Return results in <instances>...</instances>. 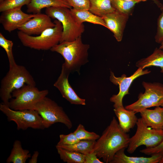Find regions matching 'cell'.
<instances>
[{
  "mask_svg": "<svg viewBox=\"0 0 163 163\" xmlns=\"http://www.w3.org/2000/svg\"><path fill=\"white\" fill-rule=\"evenodd\" d=\"M89 10L98 16L102 17L116 9L111 4V0H90Z\"/></svg>",
  "mask_w": 163,
  "mask_h": 163,
  "instance_id": "23",
  "label": "cell"
},
{
  "mask_svg": "<svg viewBox=\"0 0 163 163\" xmlns=\"http://www.w3.org/2000/svg\"><path fill=\"white\" fill-rule=\"evenodd\" d=\"M39 155V152L36 151L34 152V154L29 160V163H36L37 162L38 158Z\"/></svg>",
  "mask_w": 163,
  "mask_h": 163,
  "instance_id": "35",
  "label": "cell"
},
{
  "mask_svg": "<svg viewBox=\"0 0 163 163\" xmlns=\"http://www.w3.org/2000/svg\"><path fill=\"white\" fill-rule=\"evenodd\" d=\"M0 110L6 116L8 121L16 124L18 130H25L29 128L45 129L43 119L35 110H14L2 103L0 104Z\"/></svg>",
  "mask_w": 163,
  "mask_h": 163,
  "instance_id": "9",
  "label": "cell"
},
{
  "mask_svg": "<svg viewBox=\"0 0 163 163\" xmlns=\"http://www.w3.org/2000/svg\"><path fill=\"white\" fill-rule=\"evenodd\" d=\"M55 24L52 22L47 15L41 13L37 14L33 18L20 27L18 29L27 34H40L46 30L54 27Z\"/></svg>",
  "mask_w": 163,
  "mask_h": 163,
  "instance_id": "14",
  "label": "cell"
},
{
  "mask_svg": "<svg viewBox=\"0 0 163 163\" xmlns=\"http://www.w3.org/2000/svg\"><path fill=\"white\" fill-rule=\"evenodd\" d=\"M48 93L47 90L40 91L36 86L25 85L12 92L8 106L14 110H33L36 104Z\"/></svg>",
  "mask_w": 163,
  "mask_h": 163,
  "instance_id": "7",
  "label": "cell"
},
{
  "mask_svg": "<svg viewBox=\"0 0 163 163\" xmlns=\"http://www.w3.org/2000/svg\"><path fill=\"white\" fill-rule=\"evenodd\" d=\"M128 17L129 14L122 13L115 10L102 17L107 28L113 32L114 37L118 42H120L122 40Z\"/></svg>",
  "mask_w": 163,
  "mask_h": 163,
  "instance_id": "15",
  "label": "cell"
},
{
  "mask_svg": "<svg viewBox=\"0 0 163 163\" xmlns=\"http://www.w3.org/2000/svg\"><path fill=\"white\" fill-rule=\"evenodd\" d=\"M71 12L76 21L80 24L85 22L102 25L107 28V27L101 17L91 12L89 10L70 9Z\"/></svg>",
  "mask_w": 163,
  "mask_h": 163,
  "instance_id": "20",
  "label": "cell"
},
{
  "mask_svg": "<svg viewBox=\"0 0 163 163\" xmlns=\"http://www.w3.org/2000/svg\"><path fill=\"white\" fill-rule=\"evenodd\" d=\"M80 140L95 141L100 137L99 135L94 132H89L85 130L84 126L80 124L73 132Z\"/></svg>",
  "mask_w": 163,
  "mask_h": 163,
  "instance_id": "28",
  "label": "cell"
},
{
  "mask_svg": "<svg viewBox=\"0 0 163 163\" xmlns=\"http://www.w3.org/2000/svg\"><path fill=\"white\" fill-rule=\"evenodd\" d=\"M85 155L84 163H103L99 160L96 153L92 152Z\"/></svg>",
  "mask_w": 163,
  "mask_h": 163,
  "instance_id": "34",
  "label": "cell"
},
{
  "mask_svg": "<svg viewBox=\"0 0 163 163\" xmlns=\"http://www.w3.org/2000/svg\"><path fill=\"white\" fill-rule=\"evenodd\" d=\"M45 14L62 24L63 29L60 43L73 41L81 37L85 31L83 24H80L76 21L69 8L51 7L46 8Z\"/></svg>",
  "mask_w": 163,
  "mask_h": 163,
  "instance_id": "5",
  "label": "cell"
},
{
  "mask_svg": "<svg viewBox=\"0 0 163 163\" xmlns=\"http://www.w3.org/2000/svg\"><path fill=\"white\" fill-rule=\"evenodd\" d=\"M135 134L130 138L127 152L133 153L139 146L146 148L155 147L163 140V129H156L147 126L142 118L138 119Z\"/></svg>",
  "mask_w": 163,
  "mask_h": 163,
  "instance_id": "8",
  "label": "cell"
},
{
  "mask_svg": "<svg viewBox=\"0 0 163 163\" xmlns=\"http://www.w3.org/2000/svg\"><path fill=\"white\" fill-rule=\"evenodd\" d=\"M70 73L63 64L60 75L53 85L58 89L62 97L71 104L85 105V99L80 98L77 94L69 83L68 78Z\"/></svg>",
  "mask_w": 163,
  "mask_h": 163,
  "instance_id": "13",
  "label": "cell"
},
{
  "mask_svg": "<svg viewBox=\"0 0 163 163\" xmlns=\"http://www.w3.org/2000/svg\"><path fill=\"white\" fill-rule=\"evenodd\" d=\"M33 110L37 111L43 119L45 128L57 123L63 124L69 129L72 127V123L62 108L46 97L36 104Z\"/></svg>",
  "mask_w": 163,
  "mask_h": 163,
  "instance_id": "6",
  "label": "cell"
},
{
  "mask_svg": "<svg viewBox=\"0 0 163 163\" xmlns=\"http://www.w3.org/2000/svg\"><path fill=\"white\" fill-rule=\"evenodd\" d=\"M36 14L26 13L20 8H14L2 12L0 22L5 30L10 32L18 29Z\"/></svg>",
  "mask_w": 163,
  "mask_h": 163,
  "instance_id": "12",
  "label": "cell"
},
{
  "mask_svg": "<svg viewBox=\"0 0 163 163\" xmlns=\"http://www.w3.org/2000/svg\"><path fill=\"white\" fill-rule=\"evenodd\" d=\"M31 157L29 151L24 149L21 141L16 140L13 143L11 153L6 161L7 163H25L27 160Z\"/></svg>",
  "mask_w": 163,
  "mask_h": 163,
  "instance_id": "21",
  "label": "cell"
},
{
  "mask_svg": "<svg viewBox=\"0 0 163 163\" xmlns=\"http://www.w3.org/2000/svg\"><path fill=\"white\" fill-rule=\"evenodd\" d=\"M140 152L148 155H152L158 153L163 154V140L158 145L151 148H146L142 149Z\"/></svg>",
  "mask_w": 163,
  "mask_h": 163,
  "instance_id": "33",
  "label": "cell"
},
{
  "mask_svg": "<svg viewBox=\"0 0 163 163\" xmlns=\"http://www.w3.org/2000/svg\"><path fill=\"white\" fill-rule=\"evenodd\" d=\"M141 118L149 127L156 129H163V109L156 107L153 110L144 109L140 112Z\"/></svg>",
  "mask_w": 163,
  "mask_h": 163,
  "instance_id": "18",
  "label": "cell"
},
{
  "mask_svg": "<svg viewBox=\"0 0 163 163\" xmlns=\"http://www.w3.org/2000/svg\"><path fill=\"white\" fill-rule=\"evenodd\" d=\"M159 163H163V155L161 159V160L159 161Z\"/></svg>",
  "mask_w": 163,
  "mask_h": 163,
  "instance_id": "38",
  "label": "cell"
},
{
  "mask_svg": "<svg viewBox=\"0 0 163 163\" xmlns=\"http://www.w3.org/2000/svg\"><path fill=\"white\" fill-rule=\"evenodd\" d=\"M145 92L140 93L138 99L133 103L127 105L125 108L136 113L149 108L161 106L163 103V85L158 83L143 82Z\"/></svg>",
  "mask_w": 163,
  "mask_h": 163,
  "instance_id": "10",
  "label": "cell"
},
{
  "mask_svg": "<svg viewBox=\"0 0 163 163\" xmlns=\"http://www.w3.org/2000/svg\"><path fill=\"white\" fill-rule=\"evenodd\" d=\"M59 140L56 145H72L79 142V140L76 136L74 133L67 134L59 135Z\"/></svg>",
  "mask_w": 163,
  "mask_h": 163,
  "instance_id": "30",
  "label": "cell"
},
{
  "mask_svg": "<svg viewBox=\"0 0 163 163\" xmlns=\"http://www.w3.org/2000/svg\"><path fill=\"white\" fill-rule=\"evenodd\" d=\"M31 0H5L0 2V11H4L17 8H21L25 5H27Z\"/></svg>",
  "mask_w": 163,
  "mask_h": 163,
  "instance_id": "29",
  "label": "cell"
},
{
  "mask_svg": "<svg viewBox=\"0 0 163 163\" xmlns=\"http://www.w3.org/2000/svg\"><path fill=\"white\" fill-rule=\"evenodd\" d=\"M159 48L161 49L163 51V41H162V42L161 43V45L160 46Z\"/></svg>",
  "mask_w": 163,
  "mask_h": 163,
  "instance_id": "37",
  "label": "cell"
},
{
  "mask_svg": "<svg viewBox=\"0 0 163 163\" xmlns=\"http://www.w3.org/2000/svg\"><path fill=\"white\" fill-rule=\"evenodd\" d=\"M126 148L118 151L114 155L110 163H157L161 159L163 154L158 153L150 157H131L126 155L125 153Z\"/></svg>",
  "mask_w": 163,
  "mask_h": 163,
  "instance_id": "16",
  "label": "cell"
},
{
  "mask_svg": "<svg viewBox=\"0 0 163 163\" xmlns=\"http://www.w3.org/2000/svg\"><path fill=\"white\" fill-rule=\"evenodd\" d=\"M141 67L138 68L134 73L129 77L125 74L122 75L121 77L115 76L114 73L110 72V80L111 82L116 85L119 86V91L117 94L113 95L110 98V102L114 103L113 107L123 106V99L126 95L129 94V89L133 81L138 77L150 72L148 69L143 70Z\"/></svg>",
  "mask_w": 163,
  "mask_h": 163,
  "instance_id": "11",
  "label": "cell"
},
{
  "mask_svg": "<svg viewBox=\"0 0 163 163\" xmlns=\"http://www.w3.org/2000/svg\"><path fill=\"white\" fill-rule=\"evenodd\" d=\"M95 141L82 140L72 145H56V146L65 149L86 154L93 152Z\"/></svg>",
  "mask_w": 163,
  "mask_h": 163,
  "instance_id": "24",
  "label": "cell"
},
{
  "mask_svg": "<svg viewBox=\"0 0 163 163\" xmlns=\"http://www.w3.org/2000/svg\"><path fill=\"white\" fill-rule=\"evenodd\" d=\"M136 66L144 69L146 67L156 66L161 69V72L163 73V51L156 48L153 53L148 57L138 61Z\"/></svg>",
  "mask_w": 163,
  "mask_h": 163,
  "instance_id": "22",
  "label": "cell"
},
{
  "mask_svg": "<svg viewBox=\"0 0 163 163\" xmlns=\"http://www.w3.org/2000/svg\"><path fill=\"white\" fill-rule=\"evenodd\" d=\"M51 7H61L71 9L72 7L64 0H31L27 5V11L37 14L41 13L44 8Z\"/></svg>",
  "mask_w": 163,
  "mask_h": 163,
  "instance_id": "19",
  "label": "cell"
},
{
  "mask_svg": "<svg viewBox=\"0 0 163 163\" xmlns=\"http://www.w3.org/2000/svg\"><path fill=\"white\" fill-rule=\"evenodd\" d=\"M162 12L157 20V28L156 34L155 37L156 42L161 43L163 41V5H159Z\"/></svg>",
  "mask_w": 163,
  "mask_h": 163,
  "instance_id": "31",
  "label": "cell"
},
{
  "mask_svg": "<svg viewBox=\"0 0 163 163\" xmlns=\"http://www.w3.org/2000/svg\"><path fill=\"white\" fill-rule=\"evenodd\" d=\"M125 1H136V2H145L147 0H124Z\"/></svg>",
  "mask_w": 163,
  "mask_h": 163,
  "instance_id": "36",
  "label": "cell"
},
{
  "mask_svg": "<svg viewBox=\"0 0 163 163\" xmlns=\"http://www.w3.org/2000/svg\"><path fill=\"white\" fill-rule=\"evenodd\" d=\"M139 2L124 0H111L112 5L116 10L122 13L128 14L135 5Z\"/></svg>",
  "mask_w": 163,
  "mask_h": 163,
  "instance_id": "27",
  "label": "cell"
},
{
  "mask_svg": "<svg viewBox=\"0 0 163 163\" xmlns=\"http://www.w3.org/2000/svg\"><path fill=\"white\" fill-rule=\"evenodd\" d=\"M60 157L67 163H84L85 155L56 146Z\"/></svg>",
  "mask_w": 163,
  "mask_h": 163,
  "instance_id": "25",
  "label": "cell"
},
{
  "mask_svg": "<svg viewBox=\"0 0 163 163\" xmlns=\"http://www.w3.org/2000/svg\"><path fill=\"white\" fill-rule=\"evenodd\" d=\"M25 85H36L34 78L26 68L17 64L9 67L1 82L0 97L2 103L8 106L12 92Z\"/></svg>",
  "mask_w": 163,
  "mask_h": 163,
  "instance_id": "3",
  "label": "cell"
},
{
  "mask_svg": "<svg viewBox=\"0 0 163 163\" xmlns=\"http://www.w3.org/2000/svg\"><path fill=\"white\" fill-rule=\"evenodd\" d=\"M130 138L129 135L122 129L113 117L109 125L96 141L93 152L104 162L110 163L118 151L127 148Z\"/></svg>",
  "mask_w": 163,
  "mask_h": 163,
  "instance_id": "1",
  "label": "cell"
},
{
  "mask_svg": "<svg viewBox=\"0 0 163 163\" xmlns=\"http://www.w3.org/2000/svg\"><path fill=\"white\" fill-rule=\"evenodd\" d=\"M113 110L120 127L125 133L129 132L136 125L138 119L135 112L126 109L123 106L114 108Z\"/></svg>",
  "mask_w": 163,
  "mask_h": 163,
  "instance_id": "17",
  "label": "cell"
},
{
  "mask_svg": "<svg viewBox=\"0 0 163 163\" xmlns=\"http://www.w3.org/2000/svg\"><path fill=\"white\" fill-rule=\"evenodd\" d=\"M55 26L48 28L40 34L33 36L19 31L18 37L24 46L38 50H48L60 43L62 36L63 27L57 20Z\"/></svg>",
  "mask_w": 163,
  "mask_h": 163,
  "instance_id": "4",
  "label": "cell"
},
{
  "mask_svg": "<svg viewBox=\"0 0 163 163\" xmlns=\"http://www.w3.org/2000/svg\"><path fill=\"white\" fill-rule=\"evenodd\" d=\"M90 46L84 43L80 37L72 41H63L50 50L61 54L65 59L63 63L71 73H79L81 67L88 62V50Z\"/></svg>",
  "mask_w": 163,
  "mask_h": 163,
  "instance_id": "2",
  "label": "cell"
},
{
  "mask_svg": "<svg viewBox=\"0 0 163 163\" xmlns=\"http://www.w3.org/2000/svg\"><path fill=\"white\" fill-rule=\"evenodd\" d=\"M13 45V42L6 39L1 33H0V46L5 51L9 62V67H11L17 64L14 60L12 53Z\"/></svg>",
  "mask_w": 163,
  "mask_h": 163,
  "instance_id": "26",
  "label": "cell"
},
{
  "mask_svg": "<svg viewBox=\"0 0 163 163\" xmlns=\"http://www.w3.org/2000/svg\"><path fill=\"white\" fill-rule=\"evenodd\" d=\"M5 0H0V2H1Z\"/></svg>",
  "mask_w": 163,
  "mask_h": 163,
  "instance_id": "39",
  "label": "cell"
},
{
  "mask_svg": "<svg viewBox=\"0 0 163 163\" xmlns=\"http://www.w3.org/2000/svg\"><path fill=\"white\" fill-rule=\"evenodd\" d=\"M162 107L163 109V103L161 104V106Z\"/></svg>",
  "mask_w": 163,
  "mask_h": 163,
  "instance_id": "40",
  "label": "cell"
},
{
  "mask_svg": "<svg viewBox=\"0 0 163 163\" xmlns=\"http://www.w3.org/2000/svg\"><path fill=\"white\" fill-rule=\"evenodd\" d=\"M72 8L76 9L89 10L90 0H64Z\"/></svg>",
  "mask_w": 163,
  "mask_h": 163,
  "instance_id": "32",
  "label": "cell"
}]
</instances>
